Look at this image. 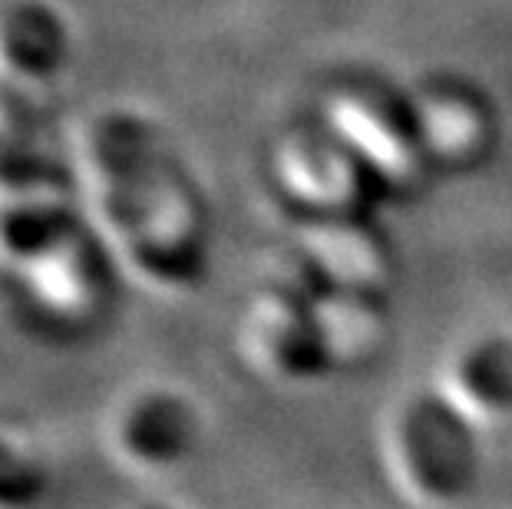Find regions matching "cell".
Segmentation results:
<instances>
[{
    "label": "cell",
    "mask_w": 512,
    "mask_h": 509,
    "mask_svg": "<svg viewBox=\"0 0 512 509\" xmlns=\"http://www.w3.org/2000/svg\"><path fill=\"white\" fill-rule=\"evenodd\" d=\"M76 192L119 275L156 298H185L209 278L202 199L169 139L129 106H103L70 139Z\"/></svg>",
    "instance_id": "6da1fadb"
},
{
    "label": "cell",
    "mask_w": 512,
    "mask_h": 509,
    "mask_svg": "<svg viewBox=\"0 0 512 509\" xmlns=\"http://www.w3.org/2000/svg\"><path fill=\"white\" fill-rule=\"evenodd\" d=\"M70 70V20L50 0H0V133H53Z\"/></svg>",
    "instance_id": "7a4b0ae2"
},
{
    "label": "cell",
    "mask_w": 512,
    "mask_h": 509,
    "mask_svg": "<svg viewBox=\"0 0 512 509\" xmlns=\"http://www.w3.org/2000/svg\"><path fill=\"white\" fill-rule=\"evenodd\" d=\"M387 467L423 506H460L479 483V430L443 394L407 400L387 427Z\"/></svg>",
    "instance_id": "3957f363"
},
{
    "label": "cell",
    "mask_w": 512,
    "mask_h": 509,
    "mask_svg": "<svg viewBox=\"0 0 512 509\" xmlns=\"http://www.w3.org/2000/svg\"><path fill=\"white\" fill-rule=\"evenodd\" d=\"M202 447V417L185 394L149 384L129 391L106 417V450L119 467L166 476Z\"/></svg>",
    "instance_id": "277c9868"
},
{
    "label": "cell",
    "mask_w": 512,
    "mask_h": 509,
    "mask_svg": "<svg viewBox=\"0 0 512 509\" xmlns=\"http://www.w3.org/2000/svg\"><path fill=\"white\" fill-rule=\"evenodd\" d=\"M245 351L278 384H308L334 364L328 331L314 318L311 298L281 285L265 291L245 321Z\"/></svg>",
    "instance_id": "5b68a950"
},
{
    "label": "cell",
    "mask_w": 512,
    "mask_h": 509,
    "mask_svg": "<svg viewBox=\"0 0 512 509\" xmlns=\"http://www.w3.org/2000/svg\"><path fill=\"white\" fill-rule=\"evenodd\" d=\"M440 394L476 430L512 424V341L479 338L443 367Z\"/></svg>",
    "instance_id": "8992f818"
},
{
    "label": "cell",
    "mask_w": 512,
    "mask_h": 509,
    "mask_svg": "<svg viewBox=\"0 0 512 509\" xmlns=\"http://www.w3.org/2000/svg\"><path fill=\"white\" fill-rule=\"evenodd\" d=\"M341 129L357 156L370 162H390L394 169H407L417 159L420 143L427 139V123L394 93H364L351 96L344 106Z\"/></svg>",
    "instance_id": "52a82bcc"
},
{
    "label": "cell",
    "mask_w": 512,
    "mask_h": 509,
    "mask_svg": "<svg viewBox=\"0 0 512 509\" xmlns=\"http://www.w3.org/2000/svg\"><path fill=\"white\" fill-rule=\"evenodd\" d=\"M50 490L47 453L24 433L0 427V509H40Z\"/></svg>",
    "instance_id": "ba28073f"
}]
</instances>
